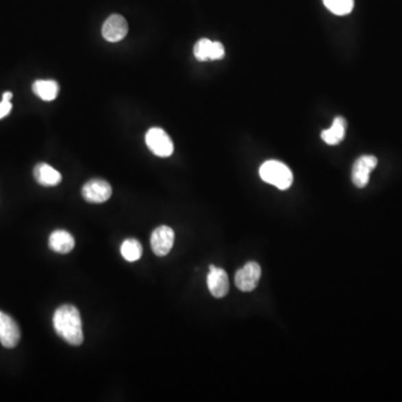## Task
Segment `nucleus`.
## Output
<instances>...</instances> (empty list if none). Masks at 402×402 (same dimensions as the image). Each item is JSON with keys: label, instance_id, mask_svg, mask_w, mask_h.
Segmentation results:
<instances>
[{"label": "nucleus", "instance_id": "obj_1", "mask_svg": "<svg viewBox=\"0 0 402 402\" xmlns=\"http://www.w3.org/2000/svg\"><path fill=\"white\" fill-rule=\"evenodd\" d=\"M53 325L58 336L71 345H81L84 341L82 320L79 310L71 304H65L55 311Z\"/></svg>", "mask_w": 402, "mask_h": 402}, {"label": "nucleus", "instance_id": "obj_2", "mask_svg": "<svg viewBox=\"0 0 402 402\" xmlns=\"http://www.w3.org/2000/svg\"><path fill=\"white\" fill-rule=\"evenodd\" d=\"M260 175L264 181L275 186L281 190H286L293 184V173L281 161L269 160L264 162L260 168Z\"/></svg>", "mask_w": 402, "mask_h": 402}, {"label": "nucleus", "instance_id": "obj_3", "mask_svg": "<svg viewBox=\"0 0 402 402\" xmlns=\"http://www.w3.org/2000/svg\"><path fill=\"white\" fill-rule=\"evenodd\" d=\"M145 143L149 150L157 157H170L175 150L173 140L161 127H151L145 134Z\"/></svg>", "mask_w": 402, "mask_h": 402}, {"label": "nucleus", "instance_id": "obj_4", "mask_svg": "<svg viewBox=\"0 0 402 402\" xmlns=\"http://www.w3.org/2000/svg\"><path fill=\"white\" fill-rule=\"evenodd\" d=\"M82 196L88 203H103L112 196V187L102 179H92L83 186Z\"/></svg>", "mask_w": 402, "mask_h": 402}, {"label": "nucleus", "instance_id": "obj_5", "mask_svg": "<svg viewBox=\"0 0 402 402\" xmlns=\"http://www.w3.org/2000/svg\"><path fill=\"white\" fill-rule=\"evenodd\" d=\"M262 276V268L255 262H249L242 268L238 269L235 275V284L242 292H251L257 288Z\"/></svg>", "mask_w": 402, "mask_h": 402}, {"label": "nucleus", "instance_id": "obj_6", "mask_svg": "<svg viewBox=\"0 0 402 402\" xmlns=\"http://www.w3.org/2000/svg\"><path fill=\"white\" fill-rule=\"evenodd\" d=\"M378 164L375 155H362L354 162L352 169V181L357 188H364L369 184L370 175Z\"/></svg>", "mask_w": 402, "mask_h": 402}, {"label": "nucleus", "instance_id": "obj_7", "mask_svg": "<svg viewBox=\"0 0 402 402\" xmlns=\"http://www.w3.org/2000/svg\"><path fill=\"white\" fill-rule=\"evenodd\" d=\"M21 340L18 324L10 315L0 312V343L3 348L12 349L17 347Z\"/></svg>", "mask_w": 402, "mask_h": 402}, {"label": "nucleus", "instance_id": "obj_8", "mask_svg": "<svg viewBox=\"0 0 402 402\" xmlns=\"http://www.w3.org/2000/svg\"><path fill=\"white\" fill-rule=\"evenodd\" d=\"M207 285L212 297L223 299L229 292V279L227 273L223 268L216 267L215 265H210L207 276Z\"/></svg>", "mask_w": 402, "mask_h": 402}, {"label": "nucleus", "instance_id": "obj_9", "mask_svg": "<svg viewBox=\"0 0 402 402\" xmlns=\"http://www.w3.org/2000/svg\"><path fill=\"white\" fill-rule=\"evenodd\" d=\"M151 248L157 256H166L173 249L175 242V231L168 226L155 228L151 235Z\"/></svg>", "mask_w": 402, "mask_h": 402}, {"label": "nucleus", "instance_id": "obj_10", "mask_svg": "<svg viewBox=\"0 0 402 402\" xmlns=\"http://www.w3.org/2000/svg\"><path fill=\"white\" fill-rule=\"evenodd\" d=\"M129 32L127 21L121 15H111L104 21L102 35L104 40L110 42H120L127 36Z\"/></svg>", "mask_w": 402, "mask_h": 402}, {"label": "nucleus", "instance_id": "obj_11", "mask_svg": "<svg viewBox=\"0 0 402 402\" xmlns=\"http://www.w3.org/2000/svg\"><path fill=\"white\" fill-rule=\"evenodd\" d=\"M34 178L40 186L44 187H55L60 185L62 181V175L58 173V170L54 169L49 164H37L34 168Z\"/></svg>", "mask_w": 402, "mask_h": 402}, {"label": "nucleus", "instance_id": "obj_12", "mask_svg": "<svg viewBox=\"0 0 402 402\" xmlns=\"http://www.w3.org/2000/svg\"><path fill=\"white\" fill-rule=\"evenodd\" d=\"M49 248L58 254H68L75 246L74 237L63 229L55 230L49 236Z\"/></svg>", "mask_w": 402, "mask_h": 402}, {"label": "nucleus", "instance_id": "obj_13", "mask_svg": "<svg viewBox=\"0 0 402 402\" xmlns=\"http://www.w3.org/2000/svg\"><path fill=\"white\" fill-rule=\"evenodd\" d=\"M345 131H347V121L344 118L338 116L333 122L332 127L327 130H324L321 134V138L324 142L329 145H339L343 141L345 136Z\"/></svg>", "mask_w": 402, "mask_h": 402}, {"label": "nucleus", "instance_id": "obj_14", "mask_svg": "<svg viewBox=\"0 0 402 402\" xmlns=\"http://www.w3.org/2000/svg\"><path fill=\"white\" fill-rule=\"evenodd\" d=\"M33 92L42 101H54L60 92V85L53 79H38L33 84Z\"/></svg>", "mask_w": 402, "mask_h": 402}, {"label": "nucleus", "instance_id": "obj_15", "mask_svg": "<svg viewBox=\"0 0 402 402\" xmlns=\"http://www.w3.org/2000/svg\"><path fill=\"white\" fill-rule=\"evenodd\" d=\"M143 248L141 242L136 238H127L122 242L121 254L127 262H136L142 256Z\"/></svg>", "mask_w": 402, "mask_h": 402}, {"label": "nucleus", "instance_id": "obj_16", "mask_svg": "<svg viewBox=\"0 0 402 402\" xmlns=\"http://www.w3.org/2000/svg\"><path fill=\"white\" fill-rule=\"evenodd\" d=\"M327 10L338 16L348 15L354 7V0H323Z\"/></svg>", "mask_w": 402, "mask_h": 402}, {"label": "nucleus", "instance_id": "obj_17", "mask_svg": "<svg viewBox=\"0 0 402 402\" xmlns=\"http://www.w3.org/2000/svg\"><path fill=\"white\" fill-rule=\"evenodd\" d=\"M212 42L208 38H201L194 45V54L199 62L210 61Z\"/></svg>", "mask_w": 402, "mask_h": 402}, {"label": "nucleus", "instance_id": "obj_18", "mask_svg": "<svg viewBox=\"0 0 402 402\" xmlns=\"http://www.w3.org/2000/svg\"><path fill=\"white\" fill-rule=\"evenodd\" d=\"M12 97V92H5V93H3V101L0 102V118H5V116L10 114V111H12V103H10Z\"/></svg>", "mask_w": 402, "mask_h": 402}, {"label": "nucleus", "instance_id": "obj_19", "mask_svg": "<svg viewBox=\"0 0 402 402\" xmlns=\"http://www.w3.org/2000/svg\"><path fill=\"white\" fill-rule=\"evenodd\" d=\"M225 56V47L221 42H212L210 61H219Z\"/></svg>", "mask_w": 402, "mask_h": 402}]
</instances>
